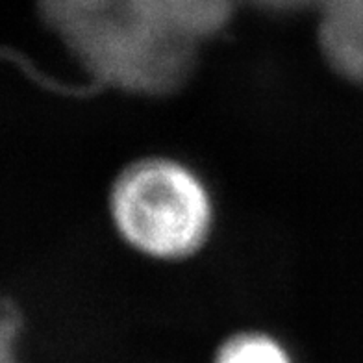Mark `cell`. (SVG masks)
<instances>
[{"label":"cell","instance_id":"cell-3","mask_svg":"<svg viewBox=\"0 0 363 363\" xmlns=\"http://www.w3.org/2000/svg\"><path fill=\"white\" fill-rule=\"evenodd\" d=\"M269 8H301L308 4H323V0H252Z\"/></svg>","mask_w":363,"mask_h":363},{"label":"cell","instance_id":"cell-2","mask_svg":"<svg viewBox=\"0 0 363 363\" xmlns=\"http://www.w3.org/2000/svg\"><path fill=\"white\" fill-rule=\"evenodd\" d=\"M216 363H293L287 350L271 335L241 332L220 345Z\"/></svg>","mask_w":363,"mask_h":363},{"label":"cell","instance_id":"cell-1","mask_svg":"<svg viewBox=\"0 0 363 363\" xmlns=\"http://www.w3.org/2000/svg\"><path fill=\"white\" fill-rule=\"evenodd\" d=\"M108 216L130 250L154 262L177 263L208 245L216 225V202L204 178L186 162L145 156L113 178Z\"/></svg>","mask_w":363,"mask_h":363}]
</instances>
